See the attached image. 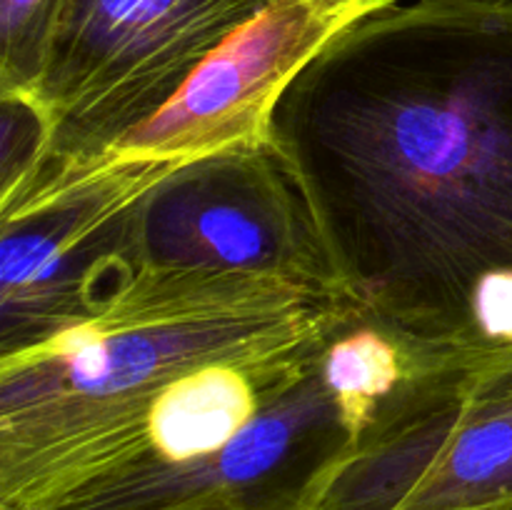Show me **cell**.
I'll list each match as a JSON object with an SVG mask.
<instances>
[{"label":"cell","mask_w":512,"mask_h":510,"mask_svg":"<svg viewBox=\"0 0 512 510\" xmlns=\"http://www.w3.org/2000/svg\"><path fill=\"white\" fill-rule=\"evenodd\" d=\"M270 145L338 293L410 358L478 348L470 305L512 270V0H415L295 78Z\"/></svg>","instance_id":"obj_1"},{"label":"cell","mask_w":512,"mask_h":510,"mask_svg":"<svg viewBox=\"0 0 512 510\" xmlns=\"http://www.w3.org/2000/svg\"><path fill=\"white\" fill-rule=\"evenodd\" d=\"M365 323L275 275L138 265L70 328L0 355V510H50L108 435L180 375L328 345Z\"/></svg>","instance_id":"obj_2"},{"label":"cell","mask_w":512,"mask_h":510,"mask_svg":"<svg viewBox=\"0 0 512 510\" xmlns=\"http://www.w3.org/2000/svg\"><path fill=\"white\" fill-rule=\"evenodd\" d=\"M273 0H65L33 85L28 163L0 185V213L58 190L135 125Z\"/></svg>","instance_id":"obj_3"},{"label":"cell","mask_w":512,"mask_h":510,"mask_svg":"<svg viewBox=\"0 0 512 510\" xmlns=\"http://www.w3.org/2000/svg\"><path fill=\"white\" fill-rule=\"evenodd\" d=\"M398 0H273L228 35L153 118L115 140L88 168L45 198L118 165H190L270 143L273 115L300 73L360 20Z\"/></svg>","instance_id":"obj_4"},{"label":"cell","mask_w":512,"mask_h":510,"mask_svg":"<svg viewBox=\"0 0 512 510\" xmlns=\"http://www.w3.org/2000/svg\"><path fill=\"white\" fill-rule=\"evenodd\" d=\"M133 253L138 265L275 275L340 295L303 195L270 143L168 175L135 208Z\"/></svg>","instance_id":"obj_5"},{"label":"cell","mask_w":512,"mask_h":510,"mask_svg":"<svg viewBox=\"0 0 512 510\" xmlns=\"http://www.w3.org/2000/svg\"><path fill=\"white\" fill-rule=\"evenodd\" d=\"M178 168L118 165L0 218V355L88 318L138 268L135 208Z\"/></svg>","instance_id":"obj_6"},{"label":"cell","mask_w":512,"mask_h":510,"mask_svg":"<svg viewBox=\"0 0 512 510\" xmlns=\"http://www.w3.org/2000/svg\"><path fill=\"white\" fill-rule=\"evenodd\" d=\"M353 445L320 360L213 458L93 480L50 510H310L323 478Z\"/></svg>","instance_id":"obj_7"},{"label":"cell","mask_w":512,"mask_h":510,"mask_svg":"<svg viewBox=\"0 0 512 510\" xmlns=\"http://www.w3.org/2000/svg\"><path fill=\"white\" fill-rule=\"evenodd\" d=\"M328 345L260 360H223L170 380L95 448L65 495L110 475L183 468L213 458L298 388L318 368Z\"/></svg>","instance_id":"obj_8"},{"label":"cell","mask_w":512,"mask_h":510,"mask_svg":"<svg viewBox=\"0 0 512 510\" xmlns=\"http://www.w3.org/2000/svg\"><path fill=\"white\" fill-rule=\"evenodd\" d=\"M323 365L358 443L383 400L408 378L410 353L378 325L358 323L328 345Z\"/></svg>","instance_id":"obj_9"},{"label":"cell","mask_w":512,"mask_h":510,"mask_svg":"<svg viewBox=\"0 0 512 510\" xmlns=\"http://www.w3.org/2000/svg\"><path fill=\"white\" fill-rule=\"evenodd\" d=\"M65 0H0V98L33 85Z\"/></svg>","instance_id":"obj_10"},{"label":"cell","mask_w":512,"mask_h":510,"mask_svg":"<svg viewBox=\"0 0 512 510\" xmlns=\"http://www.w3.org/2000/svg\"><path fill=\"white\" fill-rule=\"evenodd\" d=\"M470 323L478 348L512 345V270L488 275L475 288Z\"/></svg>","instance_id":"obj_11"}]
</instances>
